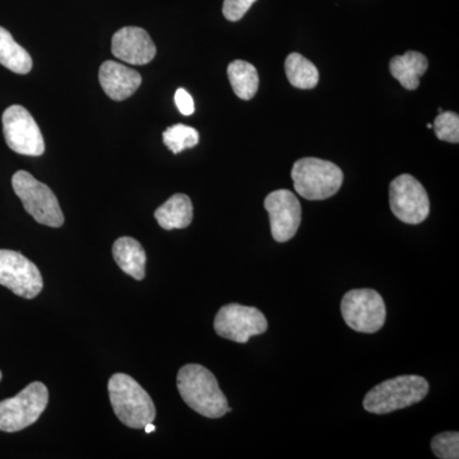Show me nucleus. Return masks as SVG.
Here are the masks:
<instances>
[{"mask_svg":"<svg viewBox=\"0 0 459 459\" xmlns=\"http://www.w3.org/2000/svg\"><path fill=\"white\" fill-rule=\"evenodd\" d=\"M178 389L184 402L199 415L220 419L230 412L228 398L207 368L188 364L178 373Z\"/></svg>","mask_w":459,"mask_h":459,"instance_id":"nucleus-1","label":"nucleus"},{"mask_svg":"<svg viewBox=\"0 0 459 459\" xmlns=\"http://www.w3.org/2000/svg\"><path fill=\"white\" fill-rule=\"evenodd\" d=\"M108 388L115 415L126 427L143 429L155 421L156 407L152 398L131 376L114 374Z\"/></svg>","mask_w":459,"mask_h":459,"instance_id":"nucleus-2","label":"nucleus"},{"mask_svg":"<svg viewBox=\"0 0 459 459\" xmlns=\"http://www.w3.org/2000/svg\"><path fill=\"white\" fill-rule=\"evenodd\" d=\"M429 394L427 379L419 376H401L374 386L365 395L364 409L376 415H386L407 409L424 400Z\"/></svg>","mask_w":459,"mask_h":459,"instance_id":"nucleus-3","label":"nucleus"},{"mask_svg":"<svg viewBox=\"0 0 459 459\" xmlns=\"http://www.w3.org/2000/svg\"><path fill=\"white\" fill-rule=\"evenodd\" d=\"M296 193L307 201L333 197L343 183V172L336 164L316 157L298 160L292 168Z\"/></svg>","mask_w":459,"mask_h":459,"instance_id":"nucleus-4","label":"nucleus"},{"mask_svg":"<svg viewBox=\"0 0 459 459\" xmlns=\"http://www.w3.org/2000/svg\"><path fill=\"white\" fill-rule=\"evenodd\" d=\"M12 186L36 221L50 228H60L65 223V214L53 190L36 180L30 172L17 171L12 178Z\"/></svg>","mask_w":459,"mask_h":459,"instance_id":"nucleus-5","label":"nucleus"},{"mask_svg":"<svg viewBox=\"0 0 459 459\" xmlns=\"http://www.w3.org/2000/svg\"><path fill=\"white\" fill-rule=\"evenodd\" d=\"M49 402L44 383L33 382L13 398L0 402V431L16 433L35 424Z\"/></svg>","mask_w":459,"mask_h":459,"instance_id":"nucleus-6","label":"nucleus"},{"mask_svg":"<svg viewBox=\"0 0 459 459\" xmlns=\"http://www.w3.org/2000/svg\"><path fill=\"white\" fill-rule=\"evenodd\" d=\"M341 313L346 325L360 333H376L385 325V300L376 290H351L341 301Z\"/></svg>","mask_w":459,"mask_h":459,"instance_id":"nucleus-7","label":"nucleus"},{"mask_svg":"<svg viewBox=\"0 0 459 459\" xmlns=\"http://www.w3.org/2000/svg\"><path fill=\"white\" fill-rule=\"evenodd\" d=\"M391 211L400 221L419 225L430 213L427 190L418 179L409 174L395 178L389 186Z\"/></svg>","mask_w":459,"mask_h":459,"instance_id":"nucleus-8","label":"nucleus"},{"mask_svg":"<svg viewBox=\"0 0 459 459\" xmlns=\"http://www.w3.org/2000/svg\"><path fill=\"white\" fill-rule=\"evenodd\" d=\"M267 328V318L261 310L240 304L225 305L214 318L216 333L238 343H247L253 336L264 333Z\"/></svg>","mask_w":459,"mask_h":459,"instance_id":"nucleus-9","label":"nucleus"},{"mask_svg":"<svg viewBox=\"0 0 459 459\" xmlns=\"http://www.w3.org/2000/svg\"><path fill=\"white\" fill-rule=\"evenodd\" d=\"M3 133L8 147L25 156H41L45 142L32 115L20 105H13L2 117Z\"/></svg>","mask_w":459,"mask_h":459,"instance_id":"nucleus-10","label":"nucleus"},{"mask_svg":"<svg viewBox=\"0 0 459 459\" xmlns=\"http://www.w3.org/2000/svg\"><path fill=\"white\" fill-rule=\"evenodd\" d=\"M0 285L21 298L33 299L40 294L44 281L31 261L13 250H0Z\"/></svg>","mask_w":459,"mask_h":459,"instance_id":"nucleus-11","label":"nucleus"},{"mask_svg":"<svg viewBox=\"0 0 459 459\" xmlns=\"http://www.w3.org/2000/svg\"><path fill=\"white\" fill-rule=\"evenodd\" d=\"M270 214L272 237L277 243L291 240L300 228L301 204L294 193L287 189L274 190L264 199Z\"/></svg>","mask_w":459,"mask_h":459,"instance_id":"nucleus-12","label":"nucleus"},{"mask_svg":"<svg viewBox=\"0 0 459 459\" xmlns=\"http://www.w3.org/2000/svg\"><path fill=\"white\" fill-rule=\"evenodd\" d=\"M111 51L128 65H143L156 56L155 42L141 27H123L113 36Z\"/></svg>","mask_w":459,"mask_h":459,"instance_id":"nucleus-13","label":"nucleus"},{"mask_svg":"<svg viewBox=\"0 0 459 459\" xmlns=\"http://www.w3.org/2000/svg\"><path fill=\"white\" fill-rule=\"evenodd\" d=\"M99 80L102 90L115 101L131 98L142 83L141 74L137 71L113 60H108L100 66Z\"/></svg>","mask_w":459,"mask_h":459,"instance_id":"nucleus-14","label":"nucleus"},{"mask_svg":"<svg viewBox=\"0 0 459 459\" xmlns=\"http://www.w3.org/2000/svg\"><path fill=\"white\" fill-rule=\"evenodd\" d=\"M115 262L124 273L133 279L142 281L146 276L147 255L143 247L135 238L124 237L117 238L113 246Z\"/></svg>","mask_w":459,"mask_h":459,"instance_id":"nucleus-15","label":"nucleus"},{"mask_svg":"<svg viewBox=\"0 0 459 459\" xmlns=\"http://www.w3.org/2000/svg\"><path fill=\"white\" fill-rule=\"evenodd\" d=\"M428 66L427 56L418 51H407L403 56H394L389 69L404 89L413 91L420 86V78L428 71Z\"/></svg>","mask_w":459,"mask_h":459,"instance_id":"nucleus-16","label":"nucleus"},{"mask_svg":"<svg viewBox=\"0 0 459 459\" xmlns=\"http://www.w3.org/2000/svg\"><path fill=\"white\" fill-rule=\"evenodd\" d=\"M159 225L164 230L186 229L193 221V204L188 195H175L155 212Z\"/></svg>","mask_w":459,"mask_h":459,"instance_id":"nucleus-17","label":"nucleus"},{"mask_svg":"<svg viewBox=\"0 0 459 459\" xmlns=\"http://www.w3.org/2000/svg\"><path fill=\"white\" fill-rule=\"evenodd\" d=\"M230 83L235 95L241 100H252L255 98L259 87L258 71L255 65L244 60H235L228 66Z\"/></svg>","mask_w":459,"mask_h":459,"instance_id":"nucleus-18","label":"nucleus"},{"mask_svg":"<svg viewBox=\"0 0 459 459\" xmlns=\"http://www.w3.org/2000/svg\"><path fill=\"white\" fill-rule=\"evenodd\" d=\"M0 65L17 74H27L32 69L31 56L3 27H0Z\"/></svg>","mask_w":459,"mask_h":459,"instance_id":"nucleus-19","label":"nucleus"},{"mask_svg":"<svg viewBox=\"0 0 459 459\" xmlns=\"http://www.w3.org/2000/svg\"><path fill=\"white\" fill-rule=\"evenodd\" d=\"M285 71L287 80L300 90H312L319 82V71L310 60L299 53H291L286 57Z\"/></svg>","mask_w":459,"mask_h":459,"instance_id":"nucleus-20","label":"nucleus"},{"mask_svg":"<svg viewBox=\"0 0 459 459\" xmlns=\"http://www.w3.org/2000/svg\"><path fill=\"white\" fill-rule=\"evenodd\" d=\"M164 143L172 153L183 152L186 148H193L199 143V133L197 129L186 124H175L170 128L166 129L164 134Z\"/></svg>","mask_w":459,"mask_h":459,"instance_id":"nucleus-21","label":"nucleus"},{"mask_svg":"<svg viewBox=\"0 0 459 459\" xmlns=\"http://www.w3.org/2000/svg\"><path fill=\"white\" fill-rule=\"evenodd\" d=\"M434 131L440 141L449 143L459 142V117L453 111H446L437 115L434 122Z\"/></svg>","mask_w":459,"mask_h":459,"instance_id":"nucleus-22","label":"nucleus"},{"mask_svg":"<svg viewBox=\"0 0 459 459\" xmlns=\"http://www.w3.org/2000/svg\"><path fill=\"white\" fill-rule=\"evenodd\" d=\"M431 449L440 459L459 458V434L457 431L437 434L431 439Z\"/></svg>","mask_w":459,"mask_h":459,"instance_id":"nucleus-23","label":"nucleus"},{"mask_svg":"<svg viewBox=\"0 0 459 459\" xmlns=\"http://www.w3.org/2000/svg\"><path fill=\"white\" fill-rule=\"evenodd\" d=\"M256 0H225L222 13L226 20L237 22L246 16L247 12L252 8Z\"/></svg>","mask_w":459,"mask_h":459,"instance_id":"nucleus-24","label":"nucleus"},{"mask_svg":"<svg viewBox=\"0 0 459 459\" xmlns=\"http://www.w3.org/2000/svg\"><path fill=\"white\" fill-rule=\"evenodd\" d=\"M175 104H177L180 113L186 115V117L195 113V101H193L192 96L189 95L186 90L179 89L175 92Z\"/></svg>","mask_w":459,"mask_h":459,"instance_id":"nucleus-25","label":"nucleus"},{"mask_svg":"<svg viewBox=\"0 0 459 459\" xmlns=\"http://www.w3.org/2000/svg\"><path fill=\"white\" fill-rule=\"evenodd\" d=\"M143 429L144 431H146V434H151L153 433V431H156V427L153 425V422H150V424H147Z\"/></svg>","mask_w":459,"mask_h":459,"instance_id":"nucleus-26","label":"nucleus"},{"mask_svg":"<svg viewBox=\"0 0 459 459\" xmlns=\"http://www.w3.org/2000/svg\"><path fill=\"white\" fill-rule=\"evenodd\" d=\"M2 371H0V380H2Z\"/></svg>","mask_w":459,"mask_h":459,"instance_id":"nucleus-27","label":"nucleus"}]
</instances>
